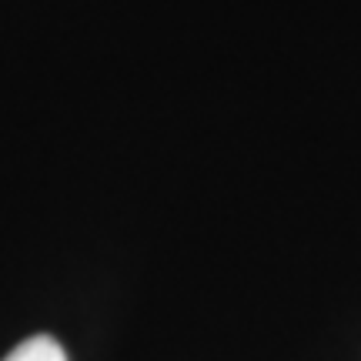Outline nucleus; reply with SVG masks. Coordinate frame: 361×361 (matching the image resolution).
<instances>
[{
  "label": "nucleus",
  "instance_id": "1",
  "mask_svg": "<svg viewBox=\"0 0 361 361\" xmlns=\"http://www.w3.org/2000/svg\"><path fill=\"white\" fill-rule=\"evenodd\" d=\"M4 361H67V355L51 335H34L24 345H17Z\"/></svg>",
  "mask_w": 361,
  "mask_h": 361
}]
</instances>
